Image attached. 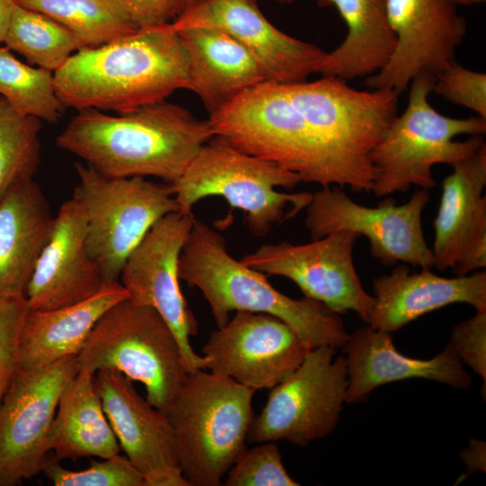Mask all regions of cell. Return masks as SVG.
<instances>
[{
	"label": "cell",
	"mask_w": 486,
	"mask_h": 486,
	"mask_svg": "<svg viewBox=\"0 0 486 486\" xmlns=\"http://www.w3.org/2000/svg\"><path fill=\"white\" fill-rule=\"evenodd\" d=\"M214 132L209 120L166 101L110 115L78 111L57 145L99 173L112 177H180Z\"/></svg>",
	"instance_id": "obj_1"
},
{
	"label": "cell",
	"mask_w": 486,
	"mask_h": 486,
	"mask_svg": "<svg viewBox=\"0 0 486 486\" xmlns=\"http://www.w3.org/2000/svg\"><path fill=\"white\" fill-rule=\"evenodd\" d=\"M65 107L122 113L186 89L187 55L170 23L140 28L97 47H83L54 72Z\"/></svg>",
	"instance_id": "obj_2"
},
{
	"label": "cell",
	"mask_w": 486,
	"mask_h": 486,
	"mask_svg": "<svg viewBox=\"0 0 486 486\" xmlns=\"http://www.w3.org/2000/svg\"><path fill=\"white\" fill-rule=\"evenodd\" d=\"M178 275L201 291L217 328L234 310L250 311L277 317L310 349L338 348L349 337L339 314L312 299H292L276 290L267 275L231 256L224 237L200 220L194 219L181 252Z\"/></svg>",
	"instance_id": "obj_3"
},
{
	"label": "cell",
	"mask_w": 486,
	"mask_h": 486,
	"mask_svg": "<svg viewBox=\"0 0 486 486\" xmlns=\"http://www.w3.org/2000/svg\"><path fill=\"white\" fill-rule=\"evenodd\" d=\"M205 369L189 372L166 417L189 486H219L246 449L255 391Z\"/></svg>",
	"instance_id": "obj_4"
},
{
	"label": "cell",
	"mask_w": 486,
	"mask_h": 486,
	"mask_svg": "<svg viewBox=\"0 0 486 486\" xmlns=\"http://www.w3.org/2000/svg\"><path fill=\"white\" fill-rule=\"evenodd\" d=\"M215 136L237 149L298 175L302 182L349 185L338 161L314 133L283 84L266 81L210 114Z\"/></svg>",
	"instance_id": "obj_5"
},
{
	"label": "cell",
	"mask_w": 486,
	"mask_h": 486,
	"mask_svg": "<svg viewBox=\"0 0 486 486\" xmlns=\"http://www.w3.org/2000/svg\"><path fill=\"white\" fill-rule=\"evenodd\" d=\"M434 83L435 76L425 73L410 82L406 109L396 115L374 148L371 192L376 197L405 193L412 185L431 189L436 186V165L452 166L485 144L486 119L452 118L431 106L428 95Z\"/></svg>",
	"instance_id": "obj_6"
},
{
	"label": "cell",
	"mask_w": 486,
	"mask_h": 486,
	"mask_svg": "<svg viewBox=\"0 0 486 486\" xmlns=\"http://www.w3.org/2000/svg\"><path fill=\"white\" fill-rule=\"evenodd\" d=\"M300 176L275 164L244 153L220 136L206 142L178 179L170 184L180 211L210 196H220L246 215L249 231L265 237L272 227L306 209L312 193H282L294 188Z\"/></svg>",
	"instance_id": "obj_7"
},
{
	"label": "cell",
	"mask_w": 486,
	"mask_h": 486,
	"mask_svg": "<svg viewBox=\"0 0 486 486\" xmlns=\"http://www.w3.org/2000/svg\"><path fill=\"white\" fill-rule=\"evenodd\" d=\"M79 370L113 369L142 383L146 399L165 415L190 369L162 316L126 298L97 321L77 355Z\"/></svg>",
	"instance_id": "obj_8"
},
{
	"label": "cell",
	"mask_w": 486,
	"mask_h": 486,
	"mask_svg": "<svg viewBox=\"0 0 486 486\" xmlns=\"http://www.w3.org/2000/svg\"><path fill=\"white\" fill-rule=\"evenodd\" d=\"M283 85L344 170L350 190L371 192L375 179L371 156L398 114L399 95L387 88L358 90L346 80L327 76Z\"/></svg>",
	"instance_id": "obj_9"
},
{
	"label": "cell",
	"mask_w": 486,
	"mask_h": 486,
	"mask_svg": "<svg viewBox=\"0 0 486 486\" xmlns=\"http://www.w3.org/2000/svg\"><path fill=\"white\" fill-rule=\"evenodd\" d=\"M73 196L86 214V248L104 284L119 281L134 248L162 217L180 212L170 184L146 177H112L76 163Z\"/></svg>",
	"instance_id": "obj_10"
},
{
	"label": "cell",
	"mask_w": 486,
	"mask_h": 486,
	"mask_svg": "<svg viewBox=\"0 0 486 486\" xmlns=\"http://www.w3.org/2000/svg\"><path fill=\"white\" fill-rule=\"evenodd\" d=\"M337 348L310 349L302 364L270 389L267 400L254 417L247 441L285 440L305 446L331 433L345 401L347 371Z\"/></svg>",
	"instance_id": "obj_11"
},
{
	"label": "cell",
	"mask_w": 486,
	"mask_h": 486,
	"mask_svg": "<svg viewBox=\"0 0 486 486\" xmlns=\"http://www.w3.org/2000/svg\"><path fill=\"white\" fill-rule=\"evenodd\" d=\"M429 199L427 189L418 188L403 204L386 199L370 207L353 201L342 187L323 186L312 193L306 207L305 226L312 239L338 230L364 236L374 258L384 266L401 262L431 269L433 254L421 225L422 212Z\"/></svg>",
	"instance_id": "obj_12"
},
{
	"label": "cell",
	"mask_w": 486,
	"mask_h": 486,
	"mask_svg": "<svg viewBox=\"0 0 486 486\" xmlns=\"http://www.w3.org/2000/svg\"><path fill=\"white\" fill-rule=\"evenodd\" d=\"M78 371L76 356L16 370L0 404V486L21 485L42 472L60 395Z\"/></svg>",
	"instance_id": "obj_13"
},
{
	"label": "cell",
	"mask_w": 486,
	"mask_h": 486,
	"mask_svg": "<svg viewBox=\"0 0 486 486\" xmlns=\"http://www.w3.org/2000/svg\"><path fill=\"white\" fill-rule=\"evenodd\" d=\"M358 238L353 231L338 230L304 244H265L239 260L267 276L292 281L305 297L335 313L351 310L368 324L374 300L355 267L353 252Z\"/></svg>",
	"instance_id": "obj_14"
},
{
	"label": "cell",
	"mask_w": 486,
	"mask_h": 486,
	"mask_svg": "<svg viewBox=\"0 0 486 486\" xmlns=\"http://www.w3.org/2000/svg\"><path fill=\"white\" fill-rule=\"evenodd\" d=\"M194 219L180 211L158 220L130 254L119 278L130 301L155 309L166 321L191 372L205 369V357L190 343L198 323L181 292L178 265Z\"/></svg>",
	"instance_id": "obj_15"
},
{
	"label": "cell",
	"mask_w": 486,
	"mask_h": 486,
	"mask_svg": "<svg viewBox=\"0 0 486 486\" xmlns=\"http://www.w3.org/2000/svg\"><path fill=\"white\" fill-rule=\"evenodd\" d=\"M310 348L275 316L236 311L212 331L202 348L205 369L255 392L271 389L288 377Z\"/></svg>",
	"instance_id": "obj_16"
},
{
	"label": "cell",
	"mask_w": 486,
	"mask_h": 486,
	"mask_svg": "<svg viewBox=\"0 0 486 486\" xmlns=\"http://www.w3.org/2000/svg\"><path fill=\"white\" fill-rule=\"evenodd\" d=\"M386 10L395 47L384 68L365 82L400 95L418 75L436 76L455 60L467 24L453 0H386Z\"/></svg>",
	"instance_id": "obj_17"
},
{
	"label": "cell",
	"mask_w": 486,
	"mask_h": 486,
	"mask_svg": "<svg viewBox=\"0 0 486 486\" xmlns=\"http://www.w3.org/2000/svg\"><path fill=\"white\" fill-rule=\"evenodd\" d=\"M170 25L176 32H223L254 56L268 81L279 84L306 81L318 73L326 55L320 47L277 29L261 12L258 0H194Z\"/></svg>",
	"instance_id": "obj_18"
},
{
	"label": "cell",
	"mask_w": 486,
	"mask_h": 486,
	"mask_svg": "<svg viewBox=\"0 0 486 486\" xmlns=\"http://www.w3.org/2000/svg\"><path fill=\"white\" fill-rule=\"evenodd\" d=\"M95 383L120 447L144 477L145 486H189L178 464L166 415L119 371H98Z\"/></svg>",
	"instance_id": "obj_19"
},
{
	"label": "cell",
	"mask_w": 486,
	"mask_h": 486,
	"mask_svg": "<svg viewBox=\"0 0 486 486\" xmlns=\"http://www.w3.org/2000/svg\"><path fill=\"white\" fill-rule=\"evenodd\" d=\"M433 226L434 266L455 276L486 267V143L452 166Z\"/></svg>",
	"instance_id": "obj_20"
},
{
	"label": "cell",
	"mask_w": 486,
	"mask_h": 486,
	"mask_svg": "<svg viewBox=\"0 0 486 486\" xmlns=\"http://www.w3.org/2000/svg\"><path fill=\"white\" fill-rule=\"evenodd\" d=\"M87 225L83 207L72 197L54 217L50 237L28 283L30 310H53L84 301L104 284L86 248Z\"/></svg>",
	"instance_id": "obj_21"
},
{
	"label": "cell",
	"mask_w": 486,
	"mask_h": 486,
	"mask_svg": "<svg viewBox=\"0 0 486 486\" xmlns=\"http://www.w3.org/2000/svg\"><path fill=\"white\" fill-rule=\"evenodd\" d=\"M343 347L346 403L364 400L378 386L410 378L434 380L458 389H467L472 382L450 343L431 359L411 358L395 348L389 332L367 325L349 335Z\"/></svg>",
	"instance_id": "obj_22"
},
{
	"label": "cell",
	"mask_w": 486,
	"mask_h": 486,
	"mask_svg": "<svg viewBox=\"0 0 486 486\" xmlns=\"http://www.w3.org/2000/svg\"><path fill=\"white\" fill-rule=\"evenodd\" d=\"M374 307L368 325L396 331L422 315L453 303H467L486 310V273L444 277L421 268L411 273L407 264L374 278Z\"/></svg>",
	"instance_id": "obj_23"
},
{
	"label": "cell",
	"mask_w": 486,
	"mask_h": 486,
	"mask_svg": "<svg viewBox=\"0 0 486 486\" xmlns=\"http://www.w3.org/2000/svg\"><path fill=\"white\" fill-rule=\"evenodd\" d=\"M126 298L127 290L116 281L105 283L95 294L79 302L53 310H30L19 337L17 370L40 369L77 356L100 318Z\"/></svg>",
	"instance_id": "obj_24"
},
{
	"label": "cell",
	"mask_w": 486,
	"mask_h": 486,
	"mask_svg": "<svg viewBox=\"0 0 486 486\" xmlns=\"http://www.w3.org/2000/svg\"><path fill=\"white\" fill-rule=\"evenodd\" d=\"M176 32L187 55L186 89L200 98L210 114L268 81L254 56L223 32L188 28Z\"/></svg>",
	"instance_id": "obj_25"
},
{
	"label": "cell",
	"mask_w": 486,
	"mask_h": 486,
	"mask_svg": "<svg viewBox=\"0 0 486 486\" xmlns=\"http://www.w3.org/2000/svg\"><path fill=\"white\" fill-rule=\"evenodd\" d=\"M54 217L33 179L17 184L0 201V299L25 295Z\"/></svg>",
	"instance_id": "obj_26"
},
{
	"label": "cell",
	"mask_w": 486,
	"mask_h": 486,
	"mask_svg": "<svg viewBox=\"0 0 486 486\" xmlns=\"http://www.w3.org/2000/svg\"><path fill=\"white\" fill-rule=\"evenodd\" d=\"M317 4L334 6L347 26L346 38L326 52L318 73L351 80L368 77L384 68L396 42L386 0H317Z\"/></svg>",
	"instance_id": "obj_27"
},
{
	"label": "cell",
	"mask_w": 486,
	"mask_h": 486,
	"mask_svg": "<svg viewBox=\"0 0 486 486\" xmlns=\"http://www.w3.org/2000/svg\"><path fill=\"white\" fill-rule=\"evenodd\" d=\"M56 460L108 458L121 447L104 412L95 374L82 369L62 392L49 437Z\"/></svg>",
	"instance_id": "obj_28"
},
{
	"label": "cell",
	"mask_w": 486,
	"mask_h": 486,
	"mask_svg": "<svg viewBox=\"0 0 486 486\" xmlns=\"http://www.w3.org/2000/svg\"><path fill=\"white\" fill-rule=\"evenodd\" d=\"M68 29L83 47H97L139 29L124 0H15Z\"/></svg>",
	"instance_id": "obj_29"
},
{
	"label": "cell",
	"mask_w": 486,
	"mask_h": 486,
	"mask_svg": "<svg viewBox=\"0 0 486 486\" xmlns=\"http://www.w3.org/2000/svg\"><path fill=\"white\" fill-rule=\"evenodd\" d=\"M4 43L29 63L53 73L83 48L76 35L65 26L17 3Z\"/></svg>",
	"instance_id": "obj_30"
},
{
	"label": "cell",
	"mask_w": 486,
	"mask_h": 486,
	"mask_svg": "<svg viewBox=\"0 0 486 486\" xmlns=\"http://www.w3.org/2000/svg\"><path fill=\"white\" fill-rule=\"evenodd\" d=\"M0 96L20 114L51 123L65 109L56 92L54 73L21 62L6 47H0Z\"/></svg>",
	"instance_id": "obj_31"
},
{
	"label": "cell",
	"mask_w": 486,
	"mask_h": 486,
	"mask_svg": "<svg viewBox=\"0 0 486 486\" xmlns=\"http://www.w3.org/2000/svg\"><path fill=\"white\" fill-rule=\"evenodd\" d=\"M40 120L22 115L0 96V201L33 179L40 162Z\"/></svg>",
	"instance_id": "obj_32"
},
{
	"label": "cell",
	"mask_w": 486,
	"mask_h": 486,
	"mask_svg": "<svg viewBox=\"0 0 486 486\" xmlns=\"http://www.w3.org/2000/svg\"><path fill=\"white\" fill-rule=\"evenodd\" d=\"M41 472L55 486H145L142 474L120 454L92 461L81 471L68 470L55 458H48Z\"/></svg>",
	"instance_id": "obj_33"
},
{
	"label": "cell",
	"mask_w": 486,
	"mask_h": 486,
	"mask_svg": "<svg viewBox=\"0 0 486 486\" xmlns=\"http://www.w3.org/2000/svg\"><path fill=\"white\" fill-rule=\"evenodd\" d=\"M245 449L225 475L226 486H298L287 472L278 446L272 441Z\"/></svg>",
	"instance_id": "obj_34"
},
{
	"label": "cell",
	"mask_w": 486,
	"mask_h": 486,
	"mask_svg": "<svg viewBox=\"0 0 486 486\" xmlns=\"http://www.w3.org/2000/svg\"><path fill=\"white\" fill-rule=\"evenodd\" d=\"M433 91L486 119L485 73L468 69L454 60L435 76Z\"/></svg>",
	"instance_id": "obj_35"
},
{
	"label": "cell",
	"mask_w": 486,
	"mask_h": 486,
	"mask_svg": "<svg viewBox=\"0 0 486 486\" xmlns=\"http://www.w3.org/2000/svg\"><path fill=\"white\" fill-rule=\"evenodd\" d=\"M29 310L25 295L0 299V404L17 370V346Z\"/></svg>",
	"instance_id": "obj_36"
},
{
	"label": "cell",
	"mask_w": 486,
	"mask_h": 486,
	"mask_svg": "<svg viewBox=\"0 0 486 486\" xmlns=\"http://www.w3.org/2000/svg\"><path fill=\"white\" fill-rule=\"evenodd\" d=\"M449 343L462 363L486 381V310L454 326Z\"/></svg>",
	"instance_id": "obj_37"
},
{
	"label": "cell",
	"mask_w": 486,
	"mask_h": 486,
	"mask_svg": "<svg viewBox=\"0 0 486 486\" xmlns=\"http://www.w3.org/2000/svg\"><path fill=\"white\" fill-rule=\"evenodd\" d=\"M140 28L171 23L194 0H124Z\"/></svg>",
	"instance_id": "obj_38"
},
{
	"label": "cell",
	"mask_w": 486,
	"mask_h": 486,
	"mask_svg": "<svg viewBox=\"0 0 486 486\" xmlns=\"http://www.w3.org/2000/svg\"><path fill=\"white\" fill-rule=\"evenodd\" d=\"M485 449L484 441L472 439L469 446L461 453V457L470 471L469 474L478 471H485Z\"/></svg>",
	"instance_id": "obj_39"
},
{
	"label": "cell",
	"mask_w": 486,
	"mask_h": 486,
	"mask_svg": "<svg viewBox=\"0 0 486 486\" xmlns=\"http://www.w3.org/2000/svg\"><path fill=\"white\" fill-rule=\"evenodd\" d=\"M15 5V0H0V43L4 40Z\"/></svg>",
	"instance_id": "obj_40"
},
{
	"label": "cell",
	"mask_w": 486,
	"mask_h": 486,
	"mask_svg": "<svg viewBox=\"0 0 486 486\" xmlns=\"http://www.w3.org/2000/svg\"><path fill=\"white\" fill-rule=\"evenodd\" d=\"M485 0H453V2L457 4L462 5H472V4H477L484 2Z\"/></svg>",
	"instance_id": "obj_41"
},
{
	"label": "cell",
	"mask_w": 486,
	"mask_h": 486,
	"mask_svg": "<svg viewBox=\"0 0 486 486\" xmlns=\"http://www.w3.org/2000/svg\"><path fill=\"white\" fill-rule=\"evenodd\" d=\"M274 1L282 3V4H292L296 0H274Z\"/></svg>",
	"instance_id": "obj_42"
}]
</instances>
